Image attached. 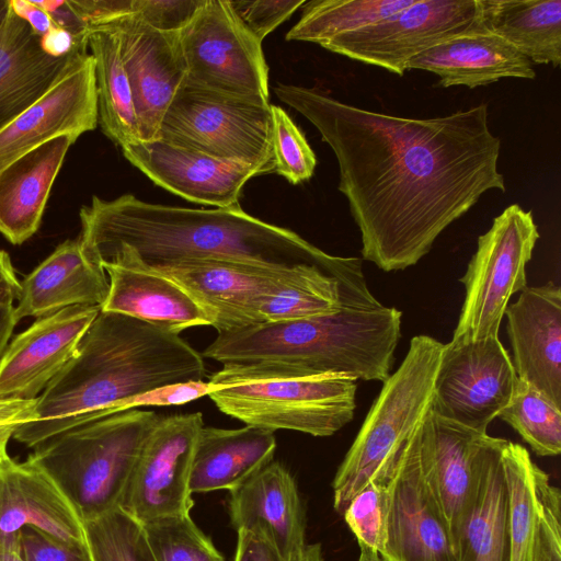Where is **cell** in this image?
<instances>
[{"instance_id":"2e32d148","label":"cell","mask_w":561,"mask_h":561,"mask_svg":"<svg viewBox=\"0 0 561 561\" xmlns=\"http://www.w3.org/2000/svg\"><path fill=\"white\" fill-rule=\"evenodd\" d=\"M100 26L108 27L117 36L133 92L140 141L154 140L186 77L179 31L156 30L138 13L122 15Z\"/></svg>"},{"instance_id":"f6af8a7d","label":"cell","mask_w":561,"mask_h":561,"mask_svg":"<svg viewBox=\"0 0 561 561\" xmlns=\"http://www.w3.org/2000/svg\"><path fill=\"white\" fill-rule=\"evenodd\" d=\"M36 399L0 398V462L10 458L8 444L14 433L35 416Z\"/></svg>"},{"instance_id":"44dd1931","label":"cell","mask_w":561,"mask_h":561,"mask_svg":"<svg viewBox=\"0 0 561 561\" xmlns=\"http://www.w3.org/2000/svg\"><path fill=\"white\" fill-rule=\"evenodd\" d=\"M229 514L238 531L266 541L283 561H293L305 548L306 518L296 481L278 461L230 491Z\"/></svg>"},{"instance_id":"ffe728a7","label":"cell","mask_w":561,"mask_h":561,"mask_svg":"<svg viewBox=\"0 0 561 561\" xmlns=\"http://www.w3.org/2000/svg\"><path fill=\"white\" fill-rule=\"evenodd\" d=\"M518 379L561 409V289L553 282L526 286L505 311Z\"/></svg>"},{"instance_id":"8992f818","label":"cell","mask_w":561,"mask_h":561,"mask_svg":"<svg viewBox=\"0 0 561 561\" xmlns=\"http://www.w3.org/2000/svg\"><path fill=\"white\" fill-rule=\"evenodd\" d=\"M444 344L415 335L399 368L382 382L332 481L333 507L342 515L368 482H388L414 431L430 409Z\"/></svg>"},{"instance_id":"f35d334b","label":"cell","mask_w":561,"mask_h":561,"mask_svg":"<svg viewBox=\"0 0 561 561\" xmlns=\"http://www.w3.org/2000/svg\"><path fill=\"white\" fill-rule=\"evenodd\" d=\"M274 172L291 184L309 180L317 158L305 135L279 106L271 104Z\"/></svg>"},{"instance_id":"9f6ffc18","label":"cell","mask_w":561,"mask_h":561,"mask_svg":"<svg viewBox=\"0 0 561 561\" xmlns=\"http://www.w3.org/2000/svg\"><path fill=\"white\" fill-rule=\"evenodd\" d=\"M357 561H387V560L375 552L359 549V556L357 558Z\"/></svg>"},{"instance_id":"7dc6e473","label":"cell","mask_w":561,"mask_h":561,"mask_svg":"<svg viewBox=\"0 0 561 561\" xmlns=\"http://www.w3.org/2000/svg\"><path fill=\"white\" fill-rule=\"evenodd\" d=\"M233 561H283L263 539L248 531H238Z\"/></svg>"},{"instance_id":"816d5d0a","label":"cell","mask_w":561,"mask_h":561,"mask_svg":"<svg viewBox=\"0 0 561 561\" xmlns=\"http://www.w3.org/2000/svg\"><path fill=\"white\" fill-rule=\"evenodd\" d=\"M18 322L13 305L0 306V360Z\"/></svg>"},{"instance_id":"d6a6232c","label":"cell","mask_w":561,"mask_h":561,"mask_svg":"<svg viewBox=\"0 0 561 561\" xmlns=\"http://www.w3.org/2000/svg\"><path fill=\"white\" fill-rule=\"evenodd\" d=\"M510 501V561H538L541 503L549 476L519 444L501 446Z\"/></svg>"},{"instance_id":"9a60e30c","label":"cell","mask_w":561,"mask_h":561,"mask_svg":"<svg viewBox=\"0 0 561 561\" xmlns=\"http://www.w3.org/2000/svg\"><path fill=\"white\" fill-rule=\"evenodd\" d=\"M388 494L387 561H457L451 531L422 466L416 430L388 481Z\"/></svg>"},{"instance_id":"7bdbcfd3","label":"cell","mask_w":561,"mask_h":561,"mask_svg":"<svg viewBox=\"0 0 561 561\" xmlns=\"http://www.w3.org/2000/svg\"><path fill=\"white\" fill-rule=\"evenodd\" d=\"M538 561H561V495L550 482L542 494Z\"/></svg>"},{"instance_id":"30bf717a","label":"cell","mask_w":561,"mask_h":561,"mask_svg":"<svg viewBox=\"0 0 561 561\" xmlns=\"http://www.w3.org/2000/svg\"><path fill=\"white\" fill-rule=\"evenodd\" d=\"M178 36L186 82L270 103L262 43L240 22L228 0H204Z\"/></svg>"},{"instance_id":"836d02e7","label":"cell","mask_w":561,"mask_h":561,"mask_svg":"<svg viewBox=\"0 0 561 561\" xmlns=\"http://www.w3.org/2000/svg\"><path fill=\"white\" fill-rule=\"evenodd\" d=\"M415 0H312L302 5L299 21L289 30L287 41L318 45L386 19L413 4Z\"/></svg>"},{"instance_id":"d590c367","label":"cell","mask_w":561,"mask_h":561,"mask_svg":"<svg viewBox=\"0 0 561 561\" xmlns=\"http://www.w3.org/2000/svg\"><path fill=\"white\" fill-rule=\"evenodd\" d=\"M92 561H157L144 525L121 508L83 522Z\"/></svg>"},{"instance_id":"1f68e13d","label":"cell","mask_w":561,"mask_h":561,"mask_svg":"<svg viewBox=\"0 0 561 561\" xmlns=\"http://www.w3.org/2000/svg\"><path fill=\"white\" fill-rule=\"evenodd\" d=\"M87 45L94 60L99 124L121 148L140 141L130 83L115 33L105 26L90 28Z\"/></svg>"},{"instance_id":"60d3db41","label":"cell","mask_w":561,"mask_h":561,"mask_svg":"<svg viewBox=\"0 0 561 561\" xmlns=\"http://www.w3.org/2000/svg\"><path fill=\"white\" fill-rule=\"evenodd\" d=\"M19 539L25 561H92L88 545L64 542L34 528H22Z\"/></svg>"},{"instance_id":"e0dca14e","label":"cell","mask_w":561,"mask_h":561,"mask_svg":"<svg viewBox=\"0 0 561 561\" xmlns=\"http://www.w3.org/2000/svg\"><path fill=\"white\" fill-rule=\"evenodd\" d=\"M98 124L94 60L79 49L49 90L0 130V171L48 140L80 137Z\"/></svg>"},{"instance_id":"d6986e66","label":"cell","mask_w":561,"mask_h":561,"mask_svg":"<svg viewBox=\"0 0 561 561\" xmlns=\"http://www.w3.org/2000/svg\"><path fill=\"white\" fill-rule=\"evenodd\" d=\"M100 311L99 306L68 307L15 336L0 360V398L36 399L71 359Z\"/></svg>"},{"instance_id":"f907efd6","label":"cell","mask_w":561,"mask_h":561,"mask_svg":"<svg viewBox=\"0 0 561 561\" xmlns=\"http://www.w3.org/2000/svg\"><path fill=\"white\" fill-rule=\"evenodd\" d=\"M41 39L43 48L55 57L68 56L79 48L88 49V46L78 45L70 33L57 26H54Z\"/></svg>"},{"instance_id":"8fae6325","label":"cell","mask_w":561,"mask_h":561,"mask_svg":"<svg viewBox=\"0 0 561 561\" xmlns=\"http://www.w3.org/2000/svg\"><path fill=\"white\" fill-rule=\"evenodd\" d=\"M480 32L485 31L479 0H415L407 9L320 46L403 76L416 55L451 37Z\"/></svg>"},{"instance_id":"52a82bcc","label":"cell","mask_w":561,"mask_h":561,"mask_svg":"<svg viewBox=\"0 0 561 561\" xmlns=\"http://www.w3.org/2000/svg\"><path fill=\"white\" fill-rule=\"evenodd\" d=\"M157 139L217 159L274 172L271 104L219 93L185 80L171 101Z\"/></svg>"},{"instance_id":"7a4b0ae2","label":"cell","mask_w":561,"mask_h":561,"mask_svg":"<svg viewBox=\"0 0 561 561\" xmlns=\"http://www.w3.org/2000/svg\"><path fill=\"white\" fill-rule=\"evenodd\" d=\"M81 247L100 265L156 268L187 260H227L277 268L314 265L357 299H368L362 260L330 255L296 232L262 221L241 206L186 208L131 194L93 196L80 209Z\"/></svg>"},{"instance_id":"484cf974","label":"cell","mask_w":561,"mask_h":561,"mask_svg":"<svg viewBox=\"0 0 561 561\" xmlns=\"http://www.w3.org/2000/svg\"><path fill=\"white\" fill-rule=\"evenodd\" d=\"M110 289L101 311L136 318L180 334L211 325L207 311L169 277L142 266L104 265Z\"/></svg>"},{"instance_id":"5b68a950","label":"cell","mask_w":561,"mask_h":561,"mask_svg":"<svg viewBox=\"0 0 561 561\" xmlns=\"http://www.w3.org/2000/svg\"><path fill=\"white\" fill-rule=\"evenodd\" d=\"M159 417L139 409L108 415L50 438L28 458L54 480L81 520H90L119 508Z\"/></svg>"},{"instance_id":"ac0fdd59","label":"cell","mask_w":561,"mask_h":561,"mask_svg":"<svg viewBox=\"0 0 561 561\" xmlns=\"http://www.w3.org/2000/svg\"><path fill=\"white\" fill-rule=\"evenodd\" d=\"M124 157L153 183L187 201L238 207L244 184L263 174L255 167L214 158L154 139L122 147Z\"/></svg>"},{"instance_id":"f546056e","label":"cell","mask_w":561,"mask_h":561,"mask_svg":"<svg viewBox=\"0 0 561 561\" xmlns=\"http://www.w3.org/2000/svg\"><path fill=\"white\" fill-rule=\"evenodd\" d=\"M276 446L274 432L264 428L204 425L192 463L191 492L232 491L273 461Z\"/></svg>"},{"instance_id":"3957f363","label":"cell","mask_w":561,"mask_h":561,"mask_svg":"<svg viewBox=\"0 0 561 561\" xmlns=\"http://www.w3.org/2000/svg\"><path fill=\"white\" fill-rule=\"evenodd\" d=\"M203 356L180 334L128 316L100 311L60 373L36 398L35 416L13 438L27 447L125 411L156 388L204 381Z\"/></svg>"},{"instance_id":"f5cc1de1","label":"cell","mask_w":561,"mask_h":561,"mask_svg":"<svg viewBox=\"0 0 561 561\" xmlns=\"http://www.w3.org/2000/svg\"><path fill=\"white\" fill-rule=\"evenodd\" d=\"M0 561H25L20 545L19 533L0 537Z\"/></svg>"},{"instance_id":"5bb4252c","label":"cell","mask_w":561,"mask_h":561,"mask_svg":"<svg viewBox=\"0 0 561 561\" xmlns=\"http://www.w3.org/2000/svg\"><path fill=\"white\" fill-rule=\"evenodd\" d=\"M311 266L314 265L277 268L210 259L181 261L149 270L185 289L207 311L217 333H221L260 324L257 311L263 298L297 279Z\"/></svg>"},{"instance_id":"9c48e42d","label":"cell","mask_w":561,"mask_h":561,"mask_svg":"<svg viewBox=\"0 0 561 561\" xmlns=\"http://www.w3.org/2000/svg\"><path fill=\"white\" fill-rule=\"evenodd\" d=\"M539 239L530 210L506 207L478 239L466 273V294L454 341L499 337L511 297L527 286L526 266Z\"/></svg>"},{"instance_id":"4dcf8cb0","label":"cell","mask_w":561,"mask_h":561,"mask_svg":"<svg viewBox=\"0 0 561 561\" xmlns=\"http://www.w3.org/2000/svg\"><path fill=\"white\" fill-rule=\"evenodd\" d=\"M485 32L526 56L531 64H561V0H479Z\"/></svg>"},{"instance_id":"4316f807","label":"cell","mask_w":561,"mask_h":561,"mask_svg":"<svg viewBox=\"0 0 561 561\" xmlns=\"http://www.w3.org/2000/svg\"><path fill=\"white\" fill-rule=\"evenodd\" d=\"M439 77V85L473 89L503 78L535 79L531 61L501 37L470 33L446 39L409 60L407 70Z\"/></svg>"},{"instance_id":"ee69618b","label":"cell","mask_w":561,"mask_h":561,"mask_svg":"<svg viewBox=\"0 0 561 561\" xmlns=\"http://www.w3.org/2000/svg\"><path fill=\"white\" fill-rule=\"evenodd\" d=\"M211 387L206 381L167 385L130 398L125 403V411L140 407L180 405L204 396Z\"/></svg>"},{"instance_id":"b9f144b4","label":"cell","mask_w":561,"mask_h":561,"mask_svg":"<svg viewBox=\"0 0 561 561\" xmlns=\"http://www.w3.org/2000/svg\"><path fill=\"white\" fill-rule=\"evenodd\" d=\"M203 2L204 0H133V13H138L156 30L178 32Z\"/></svg>"},{"instance_id":"83f0119b","label":"cell","mask_w":561,"mask_h":561,"mask_svg":"<svg viewBox=\"0 0 561 561\" xmlns=\"http://www.w3.org/2000/svg\"><path fill=\"white\" fill-rule=\"evenodd\" d=\"M78 138L56 137L0 171V233L12 244H22L37 231L55 179Z\"/></svg>"},{"instance_id":"681fc988","label":"cell","mask_w":561,"mask_h":561,"mask_svg":"<svg viewBox=\"0 0 561 561\" xmlns=\"http://www.w3.org/2000/svg\"><path fill=\"white\" fill-rule=\"evenodd\" d=\"M21 291L19 282L9 254L0 250V306L13 305Z\"/></svg>"},{"instance_id":"f1b7e54d","label":"cell","mask_w":561,"mask_h":561,"mask_svg":"<svg viewBox=\"0 0 561 561\" xmlns=\"http://www.w3.org/2000/svg\"><path fill=\"white\" fill-rule=\"evenodd\" d=\"M79 49L51 56L41 36L12 8L0 31V130L49 90Z\"/></svg>"},{"instance_id":"7c38bea8","label":"cell","mask_w":561,"mask_h":561,"mask_svg":"<svg viewBox=\"0 0 561 561\" xmlns=\"http://www.w3.org/2000/svg\"><path fill=\"white\" fill-rule=\"evenodd\" d=\"M517 376L499 337L444 344L430 409L437 415L486 434L507 405Z\"/></svg>"},{"instance_id":"7402d4cb","label":"cell","mask_w":561,"mask_h":561,"mask_svg":"<svg viewBox=\"0 0 561 561\" xmlns=\"http://www.w3.org/2000/svg\"><path fill=\"white\" fill-rule=\"evenodd\" d=\"M30 527L87 546L83 522L54 480L30 458L0 462V537Z\"/></svg>"},{"instance_id":"cb8c5ba5","label":"cell","mask_w":561,"mask_h":561,"mask_svg":"<svg viewBox=\"0 0 561 561\" xmlns=\"http://www.w3.org/2000/svg\"><path fill=\"white\" fill-rule=\"evenodd\" d=\"M502 442L486 434L480 443L478 483L453 534L457 561H510V501Z\"/></svg>"},{"instance_id":"ba28073f","label":"cell","mask_w":561,"mask_h":561,"mask_svg":"<svg viewBox=\"0 0 561 561\" xmlns=\"http://www.w3.org/2000/svg\"><path fill=\"white\" fill-rule=\"evenodd\" d=\"M357 381L336 374L277 378L219 387L208 397L222 413L245 425L325 437L353 420Z\"/></svg>"},{"instance_id":"db71d44e","label":"cell","mask_w":561,"mask_h":561,"mask_svg":"<svg viewBox=\"0 0 561 561\" xmlns=\"http://www.w3.org/2000/svg\"><path fill=\"white\" fill-rule=\"evenodd\" d=\"M293 561H323L320 543H307Z\"/></svg>"},{"instance_id":"8d00e7d4","label":"cell","mask_w":561,"mask_h":561,"mask_svg":"<svg viewBox=\"0 0 561 561\" xmlns=\"http://www.w3.org/2000/svg\"><path fill=\"white\" fill-rule=\"evenodd\" d=\"M157 561H226L190 515L144 525Z\"/></svg>"},{"instance_id":"d4e9b609","label":"cell","mask_w":561,"mask_h":561,"mask_svg":"<svg viewBox=\"0 0 561 561\" xmlns=\"http://www.w3.org/2000/svg\"><path fill=\"white\" fill-rule=\"evenodd\" d=\"M108 289L105 271L88 259L79 238L66 240L21 282L14 314L20 321L73 306L102 308Z\"/></svg>"},{"instance_id":"11a10c76","label":"cell","mask_w":561,"mask_h":561,"mask_svg":"<svg viewBox=\"0 0 561 561\" xmlns=\"http://www.w3.org/2000/svg\"><path fill=\"white\" fill-rule=\"evenodd\" d=\"M11 0H0V31L5 25L8 18L11 13Z\"/></svg>"},{"instance_id":"277c9868","label":"cell","mask_w":561,"mask_h":561,"mask_svg":"<svg viewBox=\"0 0 561 561\" xmlns=\"http://www.w3.org/2000/svg\"><path fill=\"white\" fill-rule=\"evenodd\" d=\"M396 308L343 307L316 317L266 322L217 333L203 356L222 364L213 389L277 378L347 375L383 382L401 336Z\"/></svg>"},{"instance_id":"ab89813d","label":"cell","mask_w":561,"mask_h":561,"mask_svg":"<svg viewBox=\"0 0 561 561\" xmlns=\"http://www.w3.org/2000/svg\"><path fill=\"white\" fill-rule=\"evenodd\" d=\"M228 1L240 22L261 43L306 3L305 0Z\"/></svg>"},{"instance_id":"4fadbf2b","label":"cell","mask_w":561,"mask_h":561,"mask_svg":"<svg viewBox=\"0 0 561 561\" xmlns=\"http://www.w3.org/2000/svg\"><path fill=\"white\" fill-rule=\"evenodd\" d=\"M201 412L160 416L140 450L119 508L140 522L190 515V477Z\"/></svg>"},{"instance_id":"603a6c76","label":"cell","mask_w":561,"mask_h":561,"mask_svg":"<svg viewBox=\"0 0 561 561\" xmlns=\"http://www.w3.org/2000/svg\"><path fill=\"white\" fill-rule=\"evenodd\" d=\"M416 433L424 472L453 536L474 493L479 447L486 434L446 420L431 409Z\"/></svg>"},{"instance_id":"6da1fadb","label":"cell","mask_w":561,"mask_h":561,"mask_svg":"<svg viewBox=\"0 0 561 561\" xmlns=\"http://www.w3.org/2000/svg\"><path fill=\"white\" fill-rule=\"evenodd\" d=\"M274 92L331 147L339 191L360 231L363 259L385 272L415 265L485 192H505L497 170L501 140L489 127L484 103L420 119L364 110L293 84L277 83Z\"/></svg>"},{"instance_id":"c3c4849f","label":"cell","mask_w":561,"mask_h":561,"mask_svg":"<svg viewBox=\"0 0 561 561\" xmlns=\"http://www.w3.org/2000/svg\"><path fill=\"white\" fill-rule=\"evenodd\" d=\"M11 5L14 12L22 16L41 37L55 26L48 13L36 1L11 0Z\"/></svg>"},{"instance_id":"bcb514c9","label":"cell","mask_w":561,"mask_h":561,"mask_svg":"<svg viewBox=\"0 0 561 561\" xmlns=\"http://www.w3.org/2000/svg\"><path fill=\"white\" fill-rule=\"evenodd\" d=\"M36 2L48 13L55 26L70 33L78 45L88 46L89 28L71 9L68 0Z\"/></svg>"},{"instance_id":"74e56055","label":"cell","mask_w":561,"mask_h":561,"mask_svg":"<svg viewBox=\"0 0 561 561\" xmlns=\"http://www.w3.org/2000/svg\"><path fill=\"white\" fill-rule=\"evenodd\" d=\"M388 482L370 481L362 488L342 513L359 549L386 553L388 527Z\"/></svg>"},{"instance_id":"e575fe53","label":"cell","mask_w":561,"mask_h":561,"mask_svg":"<svg viewBox=\"0 0 561 561\" xmlns=\"http://www.w3.org/2000/svg\"><path fill=\"white\" fill-rule=\"evenodd\" d=\"M501 420L511 425L538 456L561 451V410L539 390L517 378Z\"/></svg>"}]
</instances>
